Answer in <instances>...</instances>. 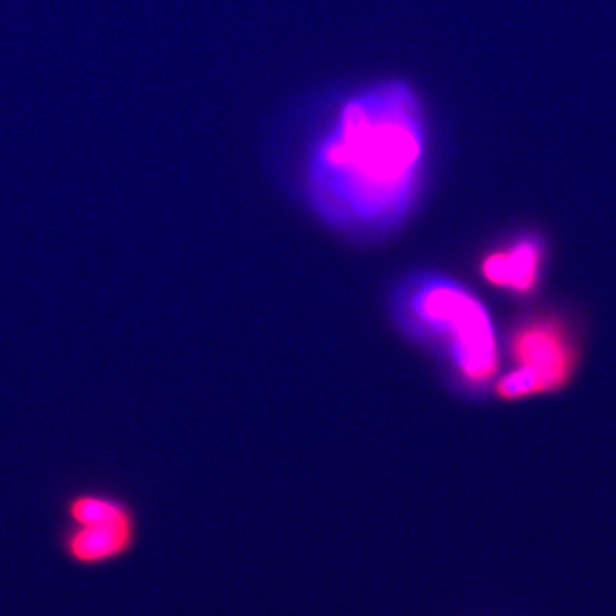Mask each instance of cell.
I'll use <instances>...</instances> for the list:
<instances>
[{
	"instance_id": "cell-1",
	"label": "cell",
	"mask_w": 616,
	"mask_h": 616,
	"mask_svg": "<svg viewBox=\"0 0 616 616\" xmlns=\"http://www.w3.org/2000/svg\"><path fill=\"white\" fill-rule=\"evenodd\" d=\"M411 316L449 343L454 367L471 386H483L499 368L495 331L487 308L468 289L430 280L411 293Z\"/></svg>"
},
{
	"instance_id": "cell-2",
	"label": "cell",
	"mask_w": 616,
	"mask_h": 616,
	"mask_svg": "<svg viewBox=\"0 0 616 616\" xmlns=\"http://www.w3.org/2000/svg\"><path fill=\"white\" fill-rule=\"evenodd\" d=\"M515 368L497 384L502 399H523L560 389L575 370V346L560 320L536 317L515 329L511 340Z\"/></svg>"
},
{
	"instance_id": "cell-3",
	"label": "cell",
	"mask_w": 616,
	"mask_h": 616,
	"mask_svg": "<svg viewBox=\"0 0 616 616\" xmlns=\"http://www.w3.org/2000/svg\"><path fill=\"white\" fill-rule=\"evenodd\" d=\"M545 249L535 237L517 238L511 246L493 250L481 262V274L490 285L527 295L538 286Z\"/></svg>"
},
{
	"instance_id": "cell-4",
	"label": "cell",
	"mask_w": 616,
	"mask_h": 616,
	"mask_svg": "<svg viewBox=\"0 0 616 616\" xmlns=\"http://www.w3.org/2000/svg\"><path fill=\"white\" fill-rule=\"evenodd\" d=\"M136 524L127 526H78L67 536V551L82 563L105 562L129 550Z\"/></svg>"
},
{
	"instance_id": "cell-5",
	"label": "cell",
	"mask_w": 616,
	"mask_h": 616,
	"mask_svg": "<svg viewBox=\"0 0 616 616\" xmlns=\"http://www.w3.org/2000/svg\"><path fill=\"white\" fill-rule=\"evenodd\" d=\"M67 515L76 526H127L133 511L124 500L110 493L82 492L67 502Z\"/></svg>"
}]
</instances>
